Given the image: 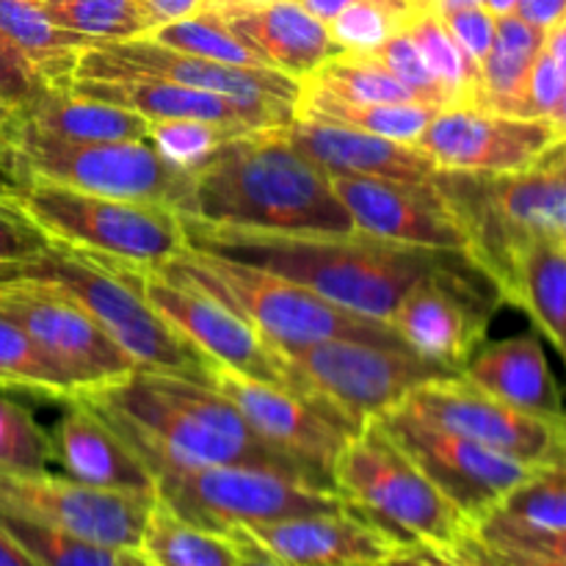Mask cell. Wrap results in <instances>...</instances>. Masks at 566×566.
<instances>
[{
    "label": "cell",
    "instance_id": "6da1fadb",
    "mask_svg": "<svg viewBox=\"0 0 566 566\" xmlns=\"http://www.w3.org/2000/svg\"><path fill=\"white\" fill-rule=\"evenodd\" d=\"M180 219L188 249L285 276L337 307L376 321H390L401 298L429 276L479 269L468 252L407 247L365 232L287 235Z\"/></svg>",
    "mask_w": 566,
    "mask_h": 566
},
{
    "label": "cell",
    "instance_id": "7a4b0ae2",
    "mask_svg": "<svg viewBox=\"0 0 566 566\" xmlns=\"http://www.w3.org/2000/svg\"><path fill=\"white\" fill-rule=\"evenodd\" d=\"M186 219L210 227L287 235L357 232L326 171L282 138L280 127L232 138L193 175Z\"/></svg>",
    "mask_w": 566,
    "mask_h": 566
},
{
    "label": "cell",
    "instance_id": "3957f363",
    "mask_svg": "<svg viewBox=\"0 0 566 566\" xmlns=\"http://www.w3.org/2000/svg\"><path fill=\"white\" fill-rule=\"evenodd\" d=\"M75 398L97 409L127 442L177 462L276 470L326 486L310 470L265 442L230 398L202 381L160 370H136L116 385Z\"/></svg>",
    "mask_w": 566,
    "mask_h": 566
},
{
    "label": "cell",
    "instance_id": "277c9868",
    "mask_svg": "<svg viewBox=\"0 0 566 566\" xmlns=\"http://www.w3.org/2000/svg\"><path fill=\"white\" fill-rule=\"evenodd\" d=\"M431 182L457 216L464 252L509 302L517 263L534 243H566V171L528 166L520 171L479 175L442 171Z\"/></svg>",
    "mask_w": 566,
    "mask_h": 566
},
{
    "label": "cell",
    "instance_id": "5b68a950",
    "mask_svg": "<svg viewBox=\"0 0 566 566\" xmlns=\"http://www.w3.org/2000/svg\"><path fill=\"white\" fill-rule=\"evenodd\" d=\"M171 280L188 282L210 293L249 321L280 352L307 348L326 340H365L381 346H403L387 321L352 313L285 276L182 249L177 258L153 265Z\"/></svg>",
    "mask_w": 566,
    "mask_h": 566
},
{
    "label": "cell",
    "instance_id": "8992f818",
    "mask_svg": "<svg viewBox=\"0 0 566 566\" xmlns=\"http://www.w3.org/2000/svg\"><path fill=\"white\" fill-rule=\"evenodd\" d=\"M14 282L48 285L81 304L130 354L138 370H160L208 385L213 359L177 335L130 285L92 254L53 241L39 258L0 265V287Z\"/></svg>",
    "mask_w": 566,
    "mask_h": 566
},
{
    "label": "cell",
    "instance_id": "52a82bcc",
    "mask_svg": "<svg viewBox=\"0 0 566 566\" xmlns=\"http://www.w3.org/2000/svg\"><path fill=\"white\" fill-rule=\"evenodd\" d=\"M332 486L348 509L396 545L448 551L470 528L468 517L426 479L379 420L348 437L332 468Z\"/></svg>",
    "mask_w": 566,
    "mask_h": 566
},
{
    "label": "cell",
    "instance_id": "ba28073f",
    "mask_svg": "<svg viewBox=\"0 0 566 566\" xmlns=\"http://www.w3.org/2000/svg\"><path fill=\"white\" fill-rule=\"evenodd\" d=\"M280 363L287 390L329 412L352 434L407 401L418 387L459 376L407 346L365 340H326L280 352Z\"/></svg>",
    "mask_w": 566,
    "mask_h": 566
},
{
    "label": "cell",
    "instance_id": "9c48e42d",
    "mask_svg": "<svg viewBox=\"0 0 566 566\" xmlns=\"http://www.w3.org/2000/svg\"><path fill=\"white\" fill-rule=\"evenodd\" d=\"M133 451L153 470L158 497L171 512L199 528L219 534H227L235 525L271 523L346 506L335 490L276 470L177 462L144 446H133Z\"/></svg>",
    "mask_w": 566,
    "mask_h": 566
},
{
    "label": "cell",
    "instance_id": "30bf717a",
    "mask_svg": "<svg viewBox=\"0 0 566 566\" xmlns=\"http://www.w3.org/2000/svg\"><path fill=\"white\" fill-rule=\"evenodd\" d=\"M0 175L3 188L20 180H48L75 191L127 202L166 205L180 213L191 191L182 175L147 142H61L14 125Z\"/></svg>",
    "mask_w": 566,
    "mask_h": 566
},
{
    "label": "cell",
    "instance_id": "8fae6325",
    "mask_svg": "<svg viewBox=\"0 0 566 566\" xmlns=\"http://www.w3.org/2000/svg\"><path fill=\"white\" fill-rule=\"evenodd\" d=\"M55 243L97 258L160 265L186 249L175 208L75 191L48 180H20L3 188Z\"/></svg>",
    "mask_w": 566,
    "mask_h": 566
},
{
    "label": "cell",
    "instance_id": "7c38bea8",
    "mask_svg": "<svg viewBox=\"0 0 566 566\" xmlns=\"http://www.w3.org/2000/svg\"><path fill=\"white\" fill-rule=\"evenodd\" d=\"M97 260L105 269L114 271L125 285H130L177 335L186 337L205 357L249 379L285 387L280 352L224 302L188 282L160 274L153 265H136L114 258Z\"/></svg>",
    "mask_w": 566,
    "mask_h": 566
},
{
    "label": "cell",
    "instance_id": "4fadbf2b",
    "mask_svg": "<svg viewBox=\"0 0 566 566\" xmlns=\"http://www.w3.org/2000/svg\"><path fill=\"white\" fill-rule=\"evenodd\" d=\"M376 420L385 426L392 442L423 470L426 479L468 517L470 525L495 512L503 497L536 470L534 464L492 451L468 437L437 429L403 409L401 403Z\"/></svg>",
    "mask_w": 566,
    "mask_h": 566
},
{
    "label": "cell",
    "instance_id": "5bb4252c",
    "mask_svg": "<svg viewBox=\"0 0 566 566\" xmlns=\"http://www.w3.org/2000/svg\"><path fill=\"white\" fill-rule=\"evenodd\" d=\"M401 407L437 429L468 437L534 468L566 464V418L553 420L523 412L468 385L462 376L418 387Z\"/></svg>",
    "mask_w": 566,
    "mask_h": 566
},
{
    "label": "cell",
    "instance_id": "9a60e30c",
    "mask_svg": "<svg viewBox=\"0 0 566 566\" xmlns=\"http://www.w3.org/2000/svg\"><path fill=\"white\" fill-rule=\"evenodd\" d=\"M0 310L20 321L50 363L70 379L75 396L116 385L138 370L130 354L61 291L14 282L0 287Z\"/></svg>",
    "mask_w": 566,
    "mask_h": 566
},
{
    "label": "cell",
    "instance_id": "2e32d148",
    "mask_svg": "<svg viewBox=\"0 0 566 566\" xmlns=\"http://www.w3.org/2000/svg\"><path fill=\"white\" fill-rule=\"evenodd\" d=\"M119 77H155L177 86L202 88L252 103H285L296 108L302 83L269 66H232L180 53L147 36L125 42H103L83 50L72 81H119Z\"/></svg>",
    "mask_w": 566,
    "mask_h": 566
},
{
    "label": "cell",
    "instance_id": "e0dca14e",
    "mask_svg": "<svg viewBox=\"0 0 566 566\" xmlns=\"http://www.w3.org/2000/svg\"><path fill=\"white\" fill-rule=\"evenodd\" d=\"M155 497L97 490L70 475L0 473V509L97 542L111 551L142 545Z\"/></svg>",
    "mask_w": 566,
    "mask_h": 566
},
{
    "label": "cell",
    "instance_id": "ac0fdd59",
    "mask_svg": "<svg viewBox=\"0 0 566 566\" xmlns=\"http://www.w3.org/2000/svg\"><path fill=\"white\" fill-rule=\"evenodd\" d=\"M495 302L501 298L481 269L451 271L412 287L387 324L415 354L459 374L486 340Z\"/></svg>",
    "mask_w": 566,
    "mask_h": 566
},
{
    "label": "cell",
    "instance_id": "d6986e66",
    "mask_svg": "<svg viewBox=\"0 0 566 566\" xmlns=\"http://www.w3.org/2000/svg\"><path fill=\"white\" fill-rule=\"evenodd\" d=\"M208 385L230 398L265 442L310 470L321 484L332 486L335 459L352 437L340 420L287 387L249 379L219 363L210 365Z\"/></svg>",
    "mask_w": 566,
    "mask_h": 566
},
{
    "label": "cell",
    "instance_id": "ffe728a7",
    "mask_svg": "<svg viewBox=\"0 0 566 566\" xmlns=\"http://www.w3.org/2000/svg\"><path fill=\"white\" fill-rule=\"evenodd\" d=\"M556 138L547 119L446 108L434 114L415 147L442 171L501 175L534 166Z\"/></svg>",
    "mask_w": 566,
    "mask_h": 566
},
{
    "label": "cell",
    "instance_id": "44dd1931",
    "mask_svg": "<svg viewBox=\"0 0 566 566\" xmlns=\"http://www.w3.org/2000/svg\"><path fill=\"white\" fill-rule=\"evenodd\" d=\"M357 232L407 247L464 252V232L431 180L329 177Z\"/></svg>",
    "mask_w": 566,
    "mask_h": 566
},
{
    "label": "cell",
    "instance_id": "7402d4cb",
    "mask_svg": "<svg viewBox=\"0 0 566 566\" xmlns=\"http://www.w3.org/2000/svg\"><path fill=\"white\" fill-rule=\"evenodd\" d=\"M230 531L243 534L285 566H374L401 547L348 506L271 523L235 525Z\"/></svg>",
    "mask_w": 566,
    "mask_h": 566
},
{
    "label": "cell",
    "instance_id": "603a6c76",
    "mask_svg": "<svg viewBox=\"0 0 566 566\" xmlns=\"http://www.w3.org/2000/svg\"><path fill=\"white\" fill-rule=\"evenodd\" d=\"M72 92L133 111L147 122H213V125L265 130L293 119L296 108L285 103H252L202 88L177 86L155 77H119V81H70Z\"/></svg>",
    "mask_w": 566,
    "mask_h": 566
},
{
    "label": "cell",
    "instance_id": "cb8c5ba5",
    "mask_svg": "<svg viewBox=\"0 0 566 566\" xmlns=\"http://www.w3.org/2000/svg\"><path fill=\"white\" fill-rule=\"evenodd\" d=\"M64 407V415L50 431L55 464L64 475L97 490L158 497L153 470L97 409L81 398H70Z\"/></svg>",
    "mask_w": 566,
    "mask_h": 566
},
{
    "label": "cell",
    "instance_id": "d4e9b609",
    "mask_svg": "<svg viewBox=\"0 0 566 566\" xmlns=\"http://www.w3.org/2000/svg\"><path fill=\"white\" fill-rule=\"evenodd\" d=\"M282 138L329 177H387V180H431L437 166L415 144L321 125L293 116L280 127Z\"/></svg>",
    "mask_w": 566,
    "mask_h": 566
},
{
    "label": "cell",
    "instance_id": "484cf974",
    "mask_svg": "<svg viewBox=\"0 0 566 566\" xmlns=\"http://www.w3.org/2000/svg\"><path fill=\"white\" fill-rule=\"evenodd\" d=\"M213 11L224 17L230 31L249 44L269 70L285 72L296 81L343 53L326 22L315 20L298 0Z\"/></svg>",
    "mask_w": 566,
    "mask_h": 566
},
{
    "label": "cell",
    "instance_id": "4316f807",
    "mask_svg": "<svg viewBox=\"0 0 566 566\" xmlns=\"http://www.w3.org/2000/svg\"><path fill=\"white\" fill-rule=\"evenodd\" d=\"M468 385L539 418H566L564 396L536 332L481 343L459 370Z\"/></svg>",
    "mask_w": 566,
    "mask_h": 566
},
{
    "label": "cell",
    "instance_id": "83f0119b",
    "mask_svg": "<svg viewBox=\"0 0 566 566\" xmlns=\"http://www.w3.org/2000/svg\"><path fill=\"white\" fill-rule=\"evenodd\" d=\"M17 125L61 142H138L149 130L144 116L72 88H48L17 111Z\"/></svg>",
    "mask_w": 566,
    "mask_h": 566
},
{
    "label": "cell",
    "instance_id": "f1b7e54d",
    "mask_svg": "<svg viewBox=\"0 0 566 566\" xmlns=\"http://www.w3.org/2000/svg\"><path fill=\"white\" fill-rule=\"evenodd\" d=\"M551 340L566 370V243H534L520 258L509 302Z\"/></svg>",
    "mask_w": 566,
    "mask_h": 566
},
{
    "label": "cell",
    "instance_id": "f546056e",
    "mask_svg": "<svg viewBox=\"0 0 566 566\" xmlns=\"http://www.w3.org/2000/svg\"><path fill=\"white\" fill-rule=\"evenodd\" d=\"M545 31L528 25L517 14L497 17L495 42L479 64V94L473 108L517 116L525 81L536 55L545 50Z\"/></svg>",
    "mask_w": 566,
    "mask_h": 566
},
{
    "label": "cell",
    "instance_id": "4dcf8cb0",
    "mask_svg": "<svg viewBox=\"0 0 566 566\" xmlns=\"http://www.w3.org/2000/svg\"><path fill=\"white\" fill-rule=\"evenodd\" d=\"M0 33L17 44L53 88L70 86L77 59L92 42L50 17L44 0H0Z\"/></svg>",
    "mask_w": 566,
    "mask_h": 566
},
{
    "label": "cell",
    "instance_id": "1f68e13d",
    "mask_svg": "<svg viewBox=\"0 0 566 566\" xmlns=\"http://www.w3.org/2000/svg\"><path fill=\"white\" fill-rule=\"evenodd\" d=\"M434 114L431 105L420 103H343L329 94L298 88L296 114L298 119L321 122V125L348 127V130L370 133V136L392 138V142L415 144L426 130Z\"/></svg>",
    "mask_w": 566,
    "mask_h": 566
},
{
    "label": "cell",
    "instance_id": "d6a6232c",
    "mask_svg": "<svg viewBox=\"0 0 566 566\" xmlns=\"http://www.w3.org/2000/svg\"><path fill=\"white\" fill-rule=\"evenodd\" d=\"M138 551L155 566H238L241 547L232 536L199 528L155 497Z\"/></svg>",
    "mask_w": 566,
    "mask_h": 566
},
{
    "label": "cell",
    "instance_id": "836d02e7",
    "mask_svg": "<svg viewBox=\"0 0 566 566\" xmlns=\"http://www.w3.org/2000/svg\"><path fill=\"white\" fill-rule=\"evenodd\" d=\"M0 390H20L59 403L75 398L70 379L6 310H0Z\"/></svg>",
    "mask_w": 566,
    "mask_h": 566
},
{
    "label": "cell",
    "instance_id": "e575fe53",
    "mask_svg": "<svg viewBox=\"0 0 566 566\" xmlns=\"http://www.w3.org/2000/svg\"><path fill=\"white\" fill-rule=\"evenodd\" d=\"M403 28L440 81L442 92L451 99V108H473L475 94H479V64L448 33L442 17L431 6H426V9L415 11Z\"/></svg>",
    "mask_w": 566,
    "mask_h": 566
},
{
    "label": "cell",
    "instance_id": "d590c367",
    "mask_svg": "<svg viewBox=\"0 0 566 566\" xmlns=\"http://www.w3.org/2000/svg\"><path fill=\"white\" fill-rule=\"evenodd\" d=\"M298 83L343 103H415L412 94L370 53L335 55Z\"/></svg>",
    "mask_w": 566,
    "mask_h": 566
},
{
    "label": "cell",
    "instance_id": "8d00e7d4",
    "mask_svg": "<svg viewBox=\"0 0 566 566\" xmlns=\"http://www.w3.org/2000/svg\"><path fill=\"white\" fill-rule=\"evenodd\" d=\"M50 17L94 44L147 36L153 20L142 0H44Z\"/></svg>",
    "mask_w": 566,
    "mask_h": 566
},
{
    "label": "cell",
    "instance_id": "74e56055",
    "mask_svg": "<svg viewBox=\"0 0 566 566\" xmlns=\"http://www.w3.org/2000/svg\"><path fill=\"white\" fill-rule=\"evenodd\" d=\"M147 39L166 44V48L171 50H180V53L219 61V64L252 66V70L265 66L263 61H260V55L254 53L249 44H243L241 39L230 31L224 17L213 9H202L191 17H182V20L153 28V31L147 33Z\"/></svg>",
    "mask_w": 566,
    "mask_h": 566
},
{
    "label": "cell",
    "instance_id": "f35d334b",
    "mask_svg": "<svg viewBox=\"0 0 566 566\" xmlns=\"http://www.w3.org/2000/svg\"><path fill=\"white\" fill-rule=\"evenodd\" d=\"M0 528L39 566H114L116 551L0 509Z\"/></svg>",
    "mask_w": 566,
    "mask_h": 566
},
{
    "label": "cell",
    "instance_id": "ab89813d",
    "mask_svg": "<svg viewBox=\"0 0 566 566\" xmlns=\"http://www.w3.org/2000/svg\"><path fill=\"white\" fill-rule=\"evenodd\" d=\"M431 3L418 0H357L329 22V33L343 53H376L415 11ZM434 9V6H431Z\"/></svg>",
    "mask_w": 566,
    "mask_h": 566
},
{
    "label": "cell",
    "instance_id": "60d3db41",
    "mask_svg": "<svg viewBox=\"0 0 566 566\" xmlns=\"http://www.w3.org/2000/svg\"><path fill=\"white\" fill-rule=\"evenodd\" d=\"M243 127L230 125H213V122H193V119H177V122H149L147 142L160 153L166 164L175 166L182 175H197L202 166H208L216 158L224 144L241 136Z\"/></svg>",
    "mask_w": 566,
    "mask_h": 566
},
{
    "label": "cell",
    "instance_id": "b9f144b4",
    "mask_svg": "<svg viewBox=\"0 0 566 566\" xmlns=\"http://www.w3.org/2000/svg\"><path fill=\"white\" fill-rule=\"evenodd\" d=\"M492 514L528 528L566 531V464L536 468Z\"/></svg>",
    "mask_w": 566,
    "mask_h": 566
},
{
    "label": "cell",
    "instance_id": "7bdbcfd3",
    "mask_svg": "<svg viewBox=\"0 0 566 566\" xmlns=\"http://www.w3.org/2000/svg\"><path fill=\"white\" fill-rule=\"evenodd\" d=\"M53 464L50 431L22 403L0 396V473H50Z\"/></svg>",
    "mask_w": 566,
    "mask_h": 566
},
{
    "label": "cell",
    "instance_id": "ee69618b",
    "mask_svg": "<svg viewBox=\"0 0 566 566\" xmlns=\"http://www.w3.org/2000/svg\"><path fill=\"white\" fill-rule=\"evenodd\" d=\"M370 55H376V61H379V64L385 66L409 94H412L415 103L431 105V108L437 111L451 108V99L442 92L440 81H437L434 72L429 70L423 53H420V48L415 44V39L409 36L407 28H398V31Z\"/></svg>",
    "mask_w": 566,
    "mask_h": 566
},
{
    "label": "cell",
    "instance_id": "f6af8a7d",
    "mask_svg": "<svg viewBox=\"0 0 566 566\" xmlns=\"http://www.w3.org/2000/svg\"><path fill=\"white\" fill-rule=\"evenodd\" d=\"M53 247V238L0 188V265L25 263Z\"/></svg>",
    "mask_w": 566,
    "mask_h": 566
},
{
    "label": "cell",
    "instance_id": "bcb514c9",
    "mask_svg": "<svg viewBox=\"0 0 566 566\" xmlns=\"http://www.w3.org/2000/svg\"><path fill=\"white\" fill-rule=\"evenodd\" d=\"M479 536L495 542V545L514 547V551L534 553V556L553 558V562L566 564V531H545L528 528V525L512 523L501 514H486L481 523L470 525Z\"/></svg>",
    "mask_w": 566,
    "mask_h": 566
},
{
    "label": "cell",
    "instance_id": "7dc6e473",
    "mask_svg": "<svg viewBox=\"0 0 566 566\" xmlns=\"http://www.w3.org/2000/svg\"><path fill=\"white\" fill-rule=\"evenodd\" d=\"M48 88L53 86L44 81L42 72L31 64V59L0 33V97L11 108L20 111L42 97Z\"/></svg>",
    "mask_w": 566,
    "mask_h": 566
},
{
    "label": "cell",
    "instance_id": "c3c4849f",
    "mask_svg": "<svg viewBox=\"0 0 566 566\" xmlns=\"http://www.w3.org/2000/svg\"><path fill=\"white\" fill-rule=\"evenodd\" d=\"M566 88V72L558 66L547 50L536 55L534 66L525 81L523 97H520L517 116L520 119H551L556 105L562 103Z\"/></svg>",
    "mask_w": 566,
    "mask_h": 566
},
{
    "label": "cell",
    "instance_id": "681fc988",
    "mask_svg": "<svg viewBox=\"0 0 566 566\" xmlns=\"http://www.w3.org/2000/svg\"><path fill=\"white\" fill-rule=\"evenodd\" d=\"M442 22H446L448 33L457 39L459 48L481 64L486 59V53L492 50V42H495L497 31V17L492 11H486L484 6H468V9H453L440 14Z\"/></svg>",
    "mask_w": 566,
    "mask_h": 566
},
{
    "label": "cell",
    "instance_id": "f907efd6",
    "mask_svg": "<svg viewBox=\"0 0 566 566\" xmlns=\"http://www.w3.org/2000/svg\"><path fill=\"white\" fill-rule=\"evenodd\" d=\"M448 553L468 566H566L564 562H553V558H542L534 556V553L495 545V542L475 534L473 528L464 531V534L448 547Z\"/></svg>",
    "mask_w": 566,
    "mask_h": 566
},
{
    "label": "cell",
    "instance_id": "816d5d0a",
    "mask_svg": "<svg viewBox=\"0 0 566 566\" xmlns=\"http://www.w3.org/2000/svg\"><path fill=\"white\" fill-rule=\"evenodd\" d=\"M374 566H468L440 547L426 545H401L392 553H387L379 564Z\"/></svg>",
    "mask_w": 566,
    "mask_h": 566
},
{
    "label": "cell",
    "instance_id": "f5cc1de1",
    "mask_svg": "<svg viewBox=\"0 0 566 566\" xmlns=\"http://www.w3.org/2000/svg\"><path fill=\"white\" fill-rule=\"evenodd\" d=\"M512 14L525 20L528 25L551 33L566 17V0H517Z\"/></svg>",
    "mask_w": 566,
    "mask_h": 566
},
{
    "label": "cell",
    "instance_id": "db71d44e",
    "mask_svg": "<svg viewBox=\"0 0 566 566\" xmlns=\"http://www.w3.org/2000/svg\"><path fill=\"white\" fill-rule=\"evenodd\" d=\"M144 11L153 20V28L166 25V22L182 20L205 9V0H142Z\"/></svg>",
    "mask_w": 566,
    "mask_h": 566
},
{
    "label": "cell",
    "instance_id": "11a10c76",
    "mask_svg": "<svg viewBox=\"0 0 566 566\" xmlns=\"http://www.w3.org/2000/svg\"><path fill=\"white\" fill-rule=\"evenodd\" d=\"M227 536H232V539L238 542V547H241V562H238V566H285L282 562H276L274 556H269L265 551H260L258 545H252V542L243 534H238V531H227Z\"/></svg>",
    "mask_w": 566,
    "mask_h": 566
},
{
    "label": "cell",
    "instance_id": "9f6ffc18",
    "mask_svg": "<svg viewBox=\"0 0 566 566\" xmlns=\"http://www.w3.org/2000/svg\"><path fill=\"white\" fill-rule=\"evenodd\" d=\"M298 3H302L304 9L315 17V20H321L329 25V22L340 14V11H346L348 6L357 3V0H298Z\"/></svg>",
    "mask_w": 566,
    "mask_h": 566
},
{
    "label": "cell",
    "instance_id": "6f0895ef",
    "mask_svg": "<svg viewBox=\"0 0 566 566\" xmlns=\"http://www.w3.org/2000/svg\"><path fill=\"white\" fill-rule=\"evenodd\" d=\"M0 566H39V564L33 562V558L28 556V553L22 551V547L17 545L3 528H0Z\"/></svg>",
    "mask_w": 566,
    "mask_h": 566
},
{
    "label": "cell",
    "instance_id": "680465c9",
    "mask_svg": "<svg viewBox=\"0 0 566 566\" xmlns=\"http://www.w3.org/2000/svg\"><path fill=\"white\" fill-rule=\"evenodd\" d=\"M17 125V108H11L3 97H0V166H3L6 153H9L11 136H14Z\"/></svg>",
    "mask_w": 566,
    "mask_h": 566
},
{
    "label": "cell",
    "instance_id": "91938a15",
    "mask_svg": "<svg viewBox=\"0 0 566 566\" xmlns=\"http://www.w3.org/2000/svg\"><path fill=\"white\" fill-rule=\"evenodd\" d=\"M545 50L553 55V59L558 61V66H562V70L566 72V17L562 22H558L556 28H553L551 33H547Z\"/></svg>",
    "mask_w": 566,
    "mask_h": 566
},
{
    "label": "cell",
    "instance_id": "94428289",
    "mask_svg": "<svg viewBox=\"0 0 566 566\" xmlns=\"http://www.w3.org/2000/svg\"><path fill=\"white\" fill-rule=\"evenodd\" d=\"M534 166H542V169H562V171H566V136L556 138V142H553L551 147L542 153V158L536 160Z\"/></svg>",
    "mask_w": 566,
    "mask_h": 566
},
{
    "label": "cell",
    "instance_id": "6125c7cd",
    "mask_svg": "<svg viewBox=\"0 0 566 566\" xmlns=\"http://www.w3.org/2000/svg\"><path fill=\"white\" fill-rule=\"evenodd\" d=\"M114 566H155V564L149 562L138 547H127V551H116Z\"/></svg>",
    "mask_w": 566,
    "mask_h": 566
},
{
    "label": "cell",
    "instance_id": "be15d7a7",
    "mask_svg": "<svg viewBox=\"0 0 566 566\" xmlns=\"http://www.w3.org/2000/svg\"><path fill=\"white\" fill-rule=\"evenodd\" d=\"M276 0H205V9H243V6H265Z\"/></svg>",
    "mask_w": 566,
    "mask_h": 566
},
{
    "label": "cell",
    "instance_id": "e7e4bbea",
    "mask_svg": "<svg viewBox=\"0 0 566 566\" xmlns=\"http://www.w3.org/2000/svg\"><path fill=\"white\" fill-rule=\"evenodd\" d=\"M547 122H551L553 130H556V136H558V138H564V136H566V88H564L562 103L556 105V111H553L551 119H547Z\"/></svg>",
    "mask_w": 566,
    "mask_h": 566
},
{
    "label": "cell",
    "instance_id": "03108f58",
    "mask_svg": "<svg viewBox=\"0 0 566 566\" xmlns=\"http://www.w3.org/2000/svg\"><path fill=\"white\" fill-rule=\"evenodd\" d=\"M514 6H517V0H484V9L492 11L495 17L512 14Z\"/></svg>",
    "mask_w": 566,
    "mask_h": 566
},
{
    "label": "cell",
    "instance_id": "003e7915",
    "mask_svg": "<svg viewBox=\"0 0 566 566\" xmlns=\"http://www.w3.org/2000/svg\"><path fill=\"white\" fill-rule=\"evenodd\" d=\"M418 3H431V0H418Z\"/></svg>",
    "mask_w": 566,
    "mask_h": 566
}]
</instances>
